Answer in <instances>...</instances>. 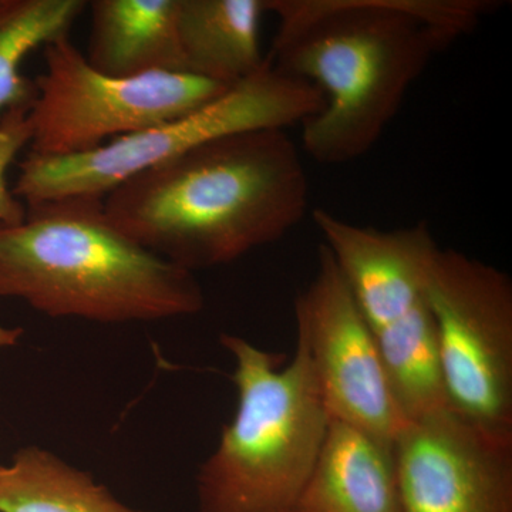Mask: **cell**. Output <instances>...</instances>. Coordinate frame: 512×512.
Masks as SVG:
<instances>
[{
	"label": "cell",
	"mask_w": 512,
	"mask_h": 512,
	"mask_svg": "<svg viewBox=\"0 0 512 512\" xmlns=\"http://www.w3.org/2000/svg\"><path fill=\"white\" fill-rule=\"evenodd\" d=\"M264 15L265 0H178L185 72L228 87L254 76L266 64Z\"/></svg>",
	"instance_id": "13"
},
{
	"label": "cell",
	"mask_w": 512,
	"mask_h": 512,
	"mask_svg": "<svg viewBox=\"0 0 512 512\" xmlns=\"http://www.w3.org/2000/svg\"><path fill=\"white\" fill-rule=\"evenodd\" d=\"M87 8L84 0H8L0 13V120L12 109H28L36 99L33 80L20 66L37 47L70 36Z\"/></svg>",
	"instance_id": "15"
},
{
	"label": "cell",
	"mask_w": 512,
	"mask_h": 512,
	"mask_svg": "<svg viewBox=\"0 0 512 512\" xmlns=\"http://www.w3.org/2000/svg\"><path fill=\"white\" fill-rule=\"evenodd\" d=\"M278 28L266 60L311 83L322 109L302 123L316 163L365 156L440 52L494 10L487 0H265Z\"/></svg>",
	"instance_id": "1"
},
{
	"label": "cell",
	"mask_w": 512,
	"mask_h": 512,
	"mask_svg": "<svg viewBox=\"0 0 512 512\" xmlns=\"http://www.w3.org/2000/svg\"><path fill=\"white\" fill-rule=\"evenodd\" d=\"M87 8L86 59L97 72L111 77L187 73L178 42V0H93Z\"/></svg>",
	"instance_id": "12"
},
{
	"label": "cell",
	"mask_w": 512,
	"mask_h": 512,
	"mask_svg": "<svg viewBox=\"0 0 512 512\" xmlns=\"http://www.w3.org/2000/svg\"><path fill=\"white\" fill-rule=\"evenodd\" d=\"M22 335V328H8V326L0 323V349L12 348V346L18 345Z\"/></svg>",
	"instance_id": "17"
},
{
	"label": "cell",
	"mask_w": 512,
	"mask_h": 512,
	"mask_svg": "<svg viewBox=\"0 0 512 512\" xmlns=\"http://www.w3.org/2000/svg\"><path fill=\"white\" fill-rule=\"evenodd\" d=\"M447 409L512 441V281L457 249L439 248L429 274Z\"/></svg>",
	"instance_id": "7"
},
{
	"label": "cell",
	"mask_w": 512,
	"mask_h": 512,
	"mask_svg": "<svg viewBox=\"0 0 512 512\" xmlns=\"http://www.w3.org/2000/svg\"><path fill=\"white\" fill-rule=\"evenodd\" d=\"M0 222V299H19L50 318L154 322L197 315L195 274L141 248L111 222L103 198L26 204Z\"/></svg>",
	"instance_id": "3"
},
{
	"label": "cell",
	"mask_w": 512,
	"mask_h": 512,
	"mask_svg": "<svg viewBox=\"0 0 512 512\" xmlns=\"http://www.w3.org/2000/svg\"><path fill=\"white\" fill-rule=\"evenodd\" d=\"M0 512H146L121 503L86 471L37 446L0 466Z\"/></svg>",
	"instance_id": "14"
},
{
	"label": "cell",
	"mask_w": 512,
	"mask_h": 512,
	"mask_svg": "<svg viewBox=\"0 0 512 512\" xmlns=\"http://www.w3.org/2000/svg\"><path fill=\"white\" fill-rule=\"evenodd\" d=\"M32 137L28 109H12L0 120V222L15 224L25 218L26 207L8 184L10 165L28 147Z\"/></svg>",
	"instance_id": "16"
},
{
	"label": "cell",
	"mask_w": 512,
	"mask_h": 512,
	"mask_svg": "<svg viewBox=\"0 0 512 512\" xmlns=\"http://www.w3.org/2000/svg\"><path fill=\"white\" fill-rule=\"evenodd\" d=\"M295 322L330 420L393 444L407 421L375 339L323 244L312 281L295 299Z\"/></svg>",
	"instance_id": "9"
},
{
	"label": "cell",
	"mask_w": 512,
	"mask_h": 512,
	"mask_svg": "<svg viewBox=\"0 0 512 512\" xmlns=\"http://www.w3.org/2000/svg\"><path fill=\"white\" fill-rule=\"evenodd\" d=\"M103 204L137 245L195 274L284 238L308 211V175L288 130L265 128L154 165Z\"/></svg>",
	"instance_id": "2"
},
{
	"label": "cell",
	"mask_w": 512,
	"mask_h": 512,
	"mask_svg": "<svg viewBox=\"0 0 512 512\" xmlns=\"http://www.w3.org/2000/svg\"><path fill=\"white\" fill-rule=\"evenodd\" d=\"M323 106L322 93L266 64L210 103L178 119L111 140L70 157L28 153L18 164L12 191L23 204L63 197L103 198L128 178L217 138L245 131L288 130L311 119Z\"/></svg>",
	"instance_id": "6"
},
{
	"label": "cell",
	"mask_w": 512,
	"mask_h": 512,
	"mask_svg": "<svg viewBox=\"0 0 512 512\" xmlns=\"http://www.w3.org/2000/svg\"><path fill=\"white\" fill-rule=\"evenodd\" d=\"M313 222L375 339L404 419L447 407L429 298L440 245L429 224L365 227L322 208Z\"/></svg>",
	"instance_id": "5"
},
{
	"label": "cell",
	"mask_w": 512,
	"mask_h": 512,
	"mask_svg": "<svg viewBox=\"0 0 512 512\" xmlns=\"http://www.w3.org/2000/svg\"><path fill=\"white\" fill-rule=\"evenodd\" d=\"M402 512H512V441L444 409L393 441Z\"/></svg>",
	"instance_id": "10"
},
{
	"label": "cell",
	"mask_w": 512,
	"mask_h": 512,
	"mask_svg": "<svg viewBox=\"0 0 512 512\" xmlns=\"http://www.w3.org/2000/svg\"><path fill=\"white\" fill-rule=\"evenodd\" d=\"M235 362L237 410L197 473V512H291L328 433L330 417L305 340L295 355L222 333Z\"/></svg>",
	"instance_id": "4"
},
{
	"label": "cell",
	"mask_w": 512,
	"mask_h": 512,
	"mask_svg": "<svg viewBox=\"0 0 512 512\" xmlns=\"http://www.w3.org/2000/svg\"><path fill=\"white\" fill-rule=\"evenodd\" d=\"M6 2H8V0H0V13H2V10L5 9Z\"/></svg>",
	"instance_id": "18"
},
{
	"label": "cell",
	"mask_w": 512,
	"mask_h": 512,
	"mask_svg": "<svg viewBox=\"0 0 512 512\" xmlns=\"http://www.w3.org/2000/svg\"><path fill=\"white\" fill-rule=\"evenodd\" d=\"M45 72L33 82L29 153L70 157L116 138L178 119L210 103L228 86L187 73L111 77L97 72L70 36L43 47Z\"/></svg>",
	"instance_id": "8"
},
{
	"label": "cell",
	"mask_w": 512,
	"mask_h": 512,
	"mask_svg": "<svg viewBox=\"0 0 512 512\" xmlns=\"http://www.w3.org/2000/svg\"><path fill=\"white\" fill-rule=\"evenodd\" d=\"M291 512H402L393 444L330 420Z\"/></svg>",
	"instance_id": "11"
}]
</instances>
